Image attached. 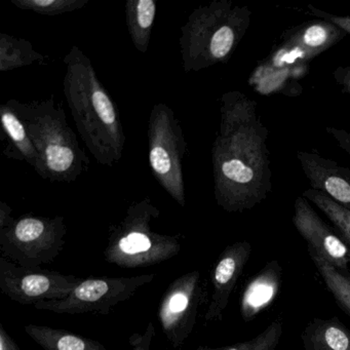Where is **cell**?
<instances>
[{
	"label": "cell",
	"mask_w": 350,
	"mask_h": 350,
	"mask_svg": "<svg viewBox=\"0 0 350 350\" xmlns=\"http://www.w3.org/2000/svg\"><path fill=\"white\" fill-rule=\"evenodd\" d=\"M257 102L239 91L221 98L220 130L212 149L214 194L227 213L262 204L272 190L269 131L257 113Z\"/></svg>",
	"instance_id": "6da1fadb"
},
{
	"label": "cell",
	"mask_w": 350,
	"mask_h": 350,
	"mask_svg": "<svg viewBox=\"0 0 350 350\" xmlns=\"http://www.w3.org/2000/svg\"><path fill=\"white\" fill-rule=\"evenodd\" d=\"M64 64V95L77 132L98 163L113 167L126 139L118 108L79 46L71 48Z\"/></svg>",
	"instance_id": "7a4b0ae2"
},
{
	"label": "cell",
	"mask_w": 350,
	"mask_h": 350,
	"mask_svg": "<svg viewBox=\"0 0 350 350\" xmlns=\"http://www.w3.org/2000/svg\"><path fill=\"white\" fill-rule=\"evenodd\" d=\"M346 36L341 28L319 19L286 30L252 71L250 87L262 96L301 95L300 81L308 75L311 61Z\"/></svg>",
	"instance_id": "3957f363"
},
{
	"label": "cell",
	"mask_w": 350,
	"mask_h": 350,
	"mask_svg": "<svg viewBox=\"0 0 350 350\" xmlns=\"http://www.w3.org/2000/svg\"><path fill=\"white\" fill-rule=\"evenodd\" d=\"M251 21V10L230 0H215L194 10L179 40L185 72L228 62Z\"/></svg>",
	"instance_id": "277c9868"
},
{
	"label": "cell",
	"mask_w": 350,
	"mask_h": 350,
	"mask_svg": "<svg viewBox=\"0 0 350 350\" xmlns=\"http://www.w3.org/2000/svg\"><path fill=\"white\" fill-rule=\"evenodd\" d=\"M8 104L23 122L40 154L44 167L42 179L71 183L85 173L89 159L79 146L64 110L61 106L57 107L54 99L31 103L12 99Z\"/></svg>",
	"instance_id": "5b68a950"
},
{
	"label": "cell",
	"mask_w": 350,
	"mask_h": 350,
	"mask_svg": "<svg viewBox=\"0 0 350 350\" xmlns=\"http://www.w3.org/2000/svg\"><path fill=\"white\" fill-rule=\"evenodd\" d=\"M161 212L147 196L131 204L126 216L110 228L105 260L122 268L144 267L167 261L181 252L177 237L152 230Z\"/></svg>",
	"instance_id": "8992f818"
},
{
	"label": "cell",
	"mask_w": 350,
	"mask_h": 350,
	"mask_svg": "<svg viewBox=\"0 0 350 350\" xmlns=\"http://www.w3.org/2000/svg\"><path fill=\"white\" fill-rule=\"evenodd\" d=\"M67 227L63 217L26 216L0 228L1 256L24 267L52 263L64 249Z\"/></svg>",
	"instance_id": "52a82bcc"
},
{
	"label": "cell",
	"mask_w": 350,
	"mask_h": 350,
	"mask_svg": "<svg viewBox=\"0 0 350 350\" xmlns=\"http://www.w3.org/2000/svg\"><path fill=\"white\" fill-rule=\"evenodd\" d=\"M149 165L161 187L179 206H185L183 159L186 141L179 120L167 104L151 110L148 120Z\"/></svg>",
	"instance_id": "ba28073f"
},
{
	"label": "cell",
	"mask_w": 350,
	"mask_h": 350,
	"mask_svg": "<svg viewBox=\"0 0 350 350\" xmlns=\"http://www.w3.org/2000/svg\"><path fill=\"white\" fill-rule=\"evenodd\" d=\"M154 278V273L126 278H88L67 298L38 303L34 308L59 314L99 313L107 315L120 303L132 298L141 286L150 284Z\"/></svg>",
	"instance_id": "9c48e42d"
},
{
	"label": "cell",
	"mask_w": 350,
	"mask_h": 350,
	"mask_svg": "<svg viewBox=\"0 0 350 350\" xmlns=\"http://www.w3.org/2000/svg\"><path fill=\"white\" fill-rule=\"evenodd\" d=\"M83 278L40 267H24L0 256V290L22 305L62 300Z\"/></svg>",
	"instance_id": "30bf717a"
},
{
	"label": "cell",
	"mask_w": 350,
	"mask_h": 350,
	"mask_svg": "<svg viewBox=\"0 0 350 350\" xmlns=\"http://www.w3.org/2000/svg\"><path fill=\"white\" fill-rule=\"evenodd\" d=\"M204 288L198 270L176 278L163 294L159 307L161 329L175 349L185 343L198 321Z\"/></svg>",
	"instance_id": "8fae6325"
},
{
	"label": "cell",
	"mask_w": 350,
	"mask_h": 350,
	"mask_svg": "<svg viewBox=\"0 0 350 350\" xmlns=\"http://www.w3.org/2000/svg\"><path fill=\"white\" fill-rule=\"evenodd\" d=\"M293 224L308 245V251L344 271L350 264V247L333 227L319 216L306 198L295 200Z\"/></svg>",
	"instance_id": "7c38bea8"
},
{
	"label": "cell",
	"mask_w": 350,
	"mask_h": 350,
	"mask_svg": "<svg viewBox=\"0 0 350 350\" xmlns=\"http://www.w3.org/2000/svg\"><path fill=\"white\" fill-rule=\"evenodd\" d=\"M251 254L252 245L247 241H237L222 252L213 270V294L204 314L206 321L222 317Z\"/></svg>",
	"instance_id": "4fadbf2b"
},
{
	"label": "cell",
	"mask_w": 350,
	"mask_h": 350,
	"mask_svg": "<svg viewBox=\"0 0 350 350\" xmlns=\"http://www.w3.org/2000/svg\"><path fill=\"white\" fill-rule=\"evenodd\" d=\"M297 159L310 188L350 211V169L308 151H297Z\"/></svg>",
	"instance_id": "5bb4252c"
},
{
	"label": "cell",
	"mask_w": 350,
	"mask_h": 350,
	"mask_svg": "<svg viewBox=\"0 0 350 350\" xmlns=\"http://www.w3.org/2000/svg\"><path fill=\"white\" fill-rule=\"evenodd\" d=\"M282 274V266L272 260L247 282L241 300L243 321H251L273 302L280 292Z\"/></svg>",
	"instance_id": "9a60e30c"
},
{
	"label": "cell",
	"mask_w": 350,
	"mask_h": 350,
	"mask_svg": "<svg viewBox=\"0 0 350 350\" xmlns=\"http://www.w3.org/2000/svg\"><path fill=\"white\" fill-rule=\"evenodd\" d=\"M0 120L8 139V146L3 153L10 159L26 161L40 177L44 178V167L40 154L28 136L23 122L8 102L0 106Z\"/></svg>",
	"instance_id": "2e32d148"
},
{
	"label": "cell",
	"mask_w": 350,
	"mask_h": 350,
	"mask_svg": "<svg viewBox=\"0 0 350 350\" xmlns=\"http://www.w3.org/2000/svg\"><path fill=\"white\" fill-rule=\"evenodd\" d=\"M301 339L305 350H350V329L338 317L313 319Z\"/></svg>",
	"instance_id": "e0dca14e"
},
{
	"label": "cell",
	"mask_w": 350,
	"mask_h": 350,
	"mask_svg": "<svg viewBox=\"0 0 350 350\" xmlns=\"http://www.w3.org/2000/svg\"><path fill=\"white\" fill-rule=\"evenodd\" d=\"M25 333L44 350H109L96 340L48 325L30 323Z\"/></svg>",
	"instance_id": "ac0fdd59"
},
{
	"label": "cell",
	"mask_w": 350,
	"mask_h": 350,
	"mask_svg": "<svg viewBox=\"0 0 350 350\" xmlns=\"http://www.w3.org/2000/svg\"><path fill=\"white\" fill-rule=\"evenodd\" d=\"M157 17V3L153 0H128L126 19L129 33L135 48L140 53L148 51L151 31Z\"/></svg>",
	"instance_id": "d6986e66"
},
{
	"label": "cell",
	"mask_w": 350,
	"mask_h": 350,
	"mask_svg": "<svg viewBox=\"0 0 350 350\" xmlns=\"http://www.w3.org/2000/svg\"><path fill=\"white\" fill-rule=\"evenodd\" d=\"M44 57L34 50L27 40L0 34V70H13L19 67L30 66L40 62Z\"/></svg>",
	"instance_id": "ffe728a7"
},
{
	"label": "cell",
	"mask_w": 350,
	"mask_h": 350,
	"mask_svg": "<svg viewBox=\"0 0 350 350\" xmlns=\"http://www.w3.org/2000/svg\"><path fill=\"white\" fill-rule=\"evenodd\" d=\"M317 271L323 282L329 288L342 310L350 317V273L349 271L338 269L319 257L313 252L308 251Z\"/></svg>",
	"instance_id": "44dd1931"
},
{
	"label": "cell",
	"mask_w": 350,
	"mask_h": 350,
	"mask_svg": "<svg viewBox=\"0 0 350 350\" xmlns=\"http://www.w3.org/2000/svg\"><path fill=\"white\" fill-rule=\"evenodd\" d=\"M303 198H306L311 204L319 208L334 225V228L343 237L344 241L350 247V211L336 204L333 200L319 190H305L302 193Z\"/></svg>",
	"instance_id": "7402d4cb"
},
{
	"label": "cell",
	"mask_w": 350,
	"mask_h": 350,
	"mask_svg": "<svg viewBox=\"0 0 350 350\" xmlns=\"http://www.w3.org/2000/svg\"><path fill=\"white\" fill-rule=\"evenodd\" d=\"M90 0H11L16 7L38 15L55 17L83 9Z\"/></svg>",
	"instance_id": "603a6c76"
},
{
	"label": "cell",
	"mask_w": 350,
	"mask_h": 350,
	"mask_svg": "<svg viewBox=\"0 0 350 350\" xmlns=\"http://www.w3.org/2000/svg\"><path fill=\"white\" fill-rule=\"evenodd\" d=\"M284 323L282 319L272 321L259 335L249 341L239 342L213 350H275L282 335Z\"/></svg>",
	"instance_id": "cb8c5ba5"
},
{
	"label": "cell",
	"mask_w": 350,
	"mask_h": 350,
	"mask_svg": "<svg viewBox=\"0 0 350 350\" xmlns=\"http://www.w3.org/2000/svg\"><path fill=\"white\" fill-rule=\"evenodd\" d=\"M155 336V327L152 321L147 323L144 331L133 334L129 338L130 350H151L153 339Z\"/></svg>",
	"instance_id": "d4e9b609"
},
{
	"label": "cell",
	"mask_w": 350,
	"mask_h": 350,
	"mask_svg": "<svg viewBox=\"0 0 350 350\" xmlns=\"http://www.w3.org/2000/svg\"><path fill=\"white\" fill-rule=\"evenodd\" d=\"M307 13L309 15L313 16V17H317L319 20H323V21H327L329 23L338 26L344 32H346V34H349L350 36V17H348V16L332 15V14L317 9V8L311 5L307 7Z\"/></svg>",
	"instance_id": "484cf974"
},
{
	"label": "cell",
	"mask_w": 350,
	"mask_h": 350,
	"mask_svg": "<svg viewBox=\"0 0 350 350\" xmlns=\"http://www.w3.org/2000/svg\"><path fill=\"white\" fill-rule=\"evenodd\" d=\"M333 79L350 101V65L337 67L333 71Z\"/></svg>",
	"instance_id": "4316f807"
},
{
	"label": "cell",
	"mask_w": 350,
	"mask_h": 350,
	"mask_svg": "<svg viewBox=\"0 0 350 350\" xmlns=\"http://www.w3.org/2000/svg\"><path fill=\"white\" fill-rule=\"evenodd\" d=\"M325 132L337 142L340 148L345 151L350 157V133L343 129L335 128V126H327Z\"/></svg>",
	"instance_id": "83f0119b"
},
{
	"label": "cell",
	"mask_w": 350,
	"mask_h": 350,
	"mask_svg": "<svg viewBox=\"0 0 350 350\" xmlns=\"http://www.w3.org/2000/svg\"><path fill=\"white\" fill-rule=\"evenodd\" d=\"M0 350H21L1 323H0Z\"/></svg>",
	"instance_id": "f1b7e54d"
},
{
	"label": "cell",
	"mask_w": 350,
	"mask_h": 350,
	"mask_svg": "<svg viewBox=\"0 0 350 350\" xmlns=\"http://www.w3.org/2000/svg\"><path fill=\"white\" fill-rule=\"evenodd\" d=\"M0 206V228L7 226L11 222L13 217L11 216L12 208L5 202H1Z\"/></svg>",
	"instance_id": "f546056e"
},
{
	"label": "cell",
	"mask_w": 350,
	"mask_h": 350,
	"mask_svg": "<svg viewBox=\"0 0 350 350\" xmlns=\"http://www.w3.org/2000/svg\"><path fill=\"white\" fill-rule=\"evenodd\" d=\"M196 350H213V348L210 347H204V346H200Z\"/></svg>",
	"instance_id": "4dcf8cb0"
}]
</instances>
